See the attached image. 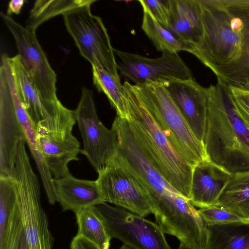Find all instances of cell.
<instances>
[{"label": "cell", "mask_w": 249, "mask_h": 249, "mask_svg": "<svg viewBox=\"0 0 249 249\" xmlns=\"http://www.w3.org/2000/svg\"><path fill=\"white\" fill-rule=\"evenodd\" d=\"M209 159L233 174L249 171V130L237 112L228 87L208 88L203 142Z\"/></svg>", "instance_id": "obj_2"}, {"label": "cell", "mask_w": 249, "mask_h": 249, "mask_svg": "<svg viewBox=\"0 0 249 249\" xmlns=\"http://www.w3.org/2000/svg\"><path fill=\"white\" fill-rule=\"evenodd\" d=\"M19 249H27L25 236L23 230L21 236Z\"/></svg>", "instance_id": "obj_33"}, {"label": "cell", "mask_w": 249, "mask_h": 249, "mask_svg": "<svg viewBox=\"0 0 249 249\" xmlns=\"http://www.w3.org/2000/svg\"><path fill=\"white\" fill-rule=\"evenodd\" d=\"M123 86L128 120L142 146L166 181L190 200L194 166L178 154L154 119L139 104L127 81Z\"/></svg>", "instance_id": "obj_3"}, {"label": "cell", "mask_w": 249, "mask_h": 249, "mask_svg": "<svg viewBox=\"0 0 249 249\" xmlns=\"http://www.w3.org/2000/svg\"><path fill=\"white\" fill-rule=\"evenodd\" d=\"M74 111L83 142L80 152L98 173L106 166L115 151L114 133L100 120L92 92L87 88H82L79 102Z\"/></svg>", "instance_id": "obj_11"}, {"label": "cell", "mask_w": 249, "mask_h": 249, "mask_svg": "<svg viewBox=\"0 0 249 249\" xmlns=\"http://www.w3.org/2000/svg\"><path fill=\"white\" fill-rule=\"evenodd\" d=\"M53 182L56 202L64 211L75 213L104 202L96 180L76 178L70 173Z\"/></svg>", "instance_id": "obj_16"}, {"label": "cell", "mask_w": 249, "mask_h": 249, "mask_svg": "<svg viewBox=\"0 0 249 249\" xmlns=\"http://www.w3.org/2000/svg\"><path fill=\"white\" fill-rule=\"evenodd\" d=\"M93 83L99 92L104 93L115 109L117 116L129 119L126 95L120 77H117L99 66H91Z\"/></svg>", "instance_id": "obj_22"}, {"label": "cell", "mask_w": 249, "mask_h": 249, "mask_svg": "<svg viewBox=\"0 0 249 249\" xmlns=\"http://www.w3.org/2000/svg\"><path fill=\"white\" fill-rule=\"evenodd\" d=\"M14 102L17 115L24 135L25 142L36 163L48 200L51 204H54L56 202V198L54 190L53 178L38 143L36 126L24 109L16 86Z\"/></svg>", "instance_id": "obj_18"}, {"label": "cell", "mask_w": 249, "mask_h": 249, "mask_svg": "<svg viewBox=\"0 0 249 249\" xmlns=\"http://www.w3.org/2000/svg\"><path fill=\"white\" fill-rule=\"evenodd\" d=\"M110 238L132 249H172L157 223L105 202L92 206Z\"/></svg>", "instance_id": "obj_9"}, {"label": "cell", "mask_w": 249, "mask_h": 249, "mask_svg": "<svg viewBox=\"0 0 249 249\" xmlns=\"http://www.w3.org/2000/svg\"><path fill=\"white\" fill-rule=\"evenodd\" d=\"M114 52L119 58L118 71L135 85L164 84L193 78L190 69L178 53L163 51L160 57L152 58L116 49Z\"/></svg>", "instance_id": "obj_10"}, {"label": "cell", "mask_w": 249, "mask_h": 249, "mask_svg": "<svg viewBox=\"0 0 249 249\" xmlns=\"http://www.w3.org/2000/svg\"><path fill=\"white\" fill-rule=\"evenodd\" d=\"M18 208L13 177L11 175L0 174V249H4L5 240Z\"/></svg>", "instance_id": "obj_24"}, {"label": "cell", "mask_w": 249, "mask_h": 249, "mask_svg": "<svg viewBox=\"0 0 249 249\" xmlns=\"http://www.w3.org/2000/svg\"><path fill=\"white\" fill-rule=\"evenodd\" d=\"M18 94L23 107L36 126L49 117L37 90L25 68L19 55L8 56Z\"/></svg>", "instance_id": "obj_19"}, {"label": "cell", "mask_w": 249, "mask_h": 249, "mask_svg": "<svg viewBox=\"0 0 249 249\" xmlns=\"http://www.w3.org/2000/svg\"><path fill=\"white\" fill-rule=\"evenodd\" d=\"M230 96L239 116L249 130V89L228 87Z\"/></svg>", "instance_id": "obj_29"}, {"label": "cell", "mask_w": 249, "mask_h": 249, "mask_svg": "<svg viewBox=\"0 0 249 249\" xmlns=\"http://www.w3.org/2000/svg\"><path fill=\"white\" fill-rule=\"evenodd\" d=\"M178 249H194L193 248L186 245V244L180 242Z\"/></svg>", "instance_id": "obj_34"}, {"label": "cell", "mask_w": 249, "mask_h": 249, "mask_svg": "<svg viewBox=\"0 0 249 249\" xmlns=\"http://www.w3.org/2000/svg\"><path fill=\"white\" fill-rule=\"evenodd\" d=\"M202 27L190 53L218 83L249 89V0H197Z\"/></svg>", "instance_id": "obj_1"}, {"label": "cell", "mask_w": 249, "mask_h": 249, "mask_svg": "<svg viewBox=\"0 0 249 249\" xmlns=\"http://www.w3.org/2000/svg\"><path fill=\"white\" fill-rule=\"evenodd\" d=\"M143 12H147L165 28L169 25L171 0H140Z\"/></svg>", "instance_id": "obj_28"}, {"label": "cell", "mask_w": 249, "mask_h": 249, "mask_svg": "<svg viewBox=\"0 0 249 249\" xmlns=\"http://www.w3.org/2000/svg\"><path fill=\"white\" fill-rule=\"evenodd\" d=\"M78 226L76 236L83 237L99 249H109L110 237L92 207L74 213Z\"/></svg>", "instance_id": "obj_25"}, {"label": "cell", "mask_w": 249, "mask_h": 249, "mask_svg": "<svg viewBox=\"0 0 249 249\" xmlns=\"http://www.w3.org/2000/svg\"><path fill=\"white\" fill-rule=\"evenodd\" d=\"M8 56L1 55L0 66V174L4 175H10L18 144L25 140L16 113V85Z\"/></svg>", "instance_id": "obj_13"}, {"label": "cell", "mask_w": 249, "mask_h": 249, "mask_svg": "<svg viewBox=\"0 0 249 249\" xmlns=\"http://www.w3.org/2000/svg\"><path fill=\"white\" fill-rule=\"evenodd\" d=\"M163 85L195 135L203 143L208 88L202 87L193 78L174 80Z\"/></svg>", "instance_id": "obj_14"}, {"label": "cell", "mask_w": 249, "mask_h": 249, "mask_svg": "<svg viewBox=\"0 0 249 249\" xmlns=\"http://www.w3.org/2000/svg\"><path fill=\"white\" fill-rule=\"evenodd\" d=\"M215 205L249 221V171L232 174Z\"/></svg>", "instance_id": "obj_21"}, {"label": "cell", "mask_w": 249, "mask_h": 249, "mask_svg": "<svg viewBox=\"0 0 249 249\" xmlns=\"http://www.w3.org/2000/svg\"><path fill=\"white\" fill-rule=\"evenodd\" d=\"M119 249H132L130 247H128V246H126L124 244H123L120 248Z\"/></svg>", "instance_id": "obj_35"}, {"label": "cell", "mask_w": 249, "mask_h": 249, "mask_svg": "<svg viewBox=\"0 0 249 249\" xmlns=\"http://www.w3.org/2000/svg\"><path fill=\"white\" fill-rule=\"evenodd\" d=\"M127 85L175 150L194 167L209 160L204 143L195 135L163 84Z\"/></svg>", "instance_id": "obj_4"}, {"label": "cell", "mask_w": 249, "mask_h": 249, "mask_svg": "<svg viewBox=\"0 0 249 249\" xmlns=\"http://www.w3.org/2000/svg\"><path fill=\"white\" fill-rule=\"evenodd\" d=\"M198 212L207 224L221 225L247 221L217 205L200 208Z\"/></svg>", "instance_id": "obj_27"}, {"label": "cell", "mask_w": 249, "mask_h": 249, "mask_svg": "<svg viewBox=\"0 0 249 249\" xmlns=\"http://www.w3.org/2000/svg\"><path fill=\"white\" fill-rule=\"evenodd\" d=\"M95 0H36L31 10L25 27L36 33L37 28L48 19L75 8L92 4Z\"/></svg>", "instance_id": "obj_23"}, {"label": "cell", "mask_w": 249, "mask_h": 249, "mask_svg": "<svg viewBox=\"0 0 249 249\" xmlns=\"http://www.w3.org/2000/svg\"><path fill=\"white\" fill-rule=\"evenodd\" d=\"M91 4L79 7L62 16L66 28L81 55L91 66H99L120 77L114 48L101 18L93 15Z\"/></svg>", "instance_id": "obj_7"}, {"label": "cell", "mask_w": 249, "mask_h": 249, "mask_svg": "<svg viewBox=\"0 0 249 249\" xmlns=\"http://www.w3.org/2000/svg\"><path fill=\"white\" fill-rule=\"evenodd\" d=\"M25 2L26 1L25 0H12L10 1L8 4L6 14L9 16L13 14H19Z\"/></svg>", "instance_id": "obj_32"}, {"label": "cell", "mask_w": 249, "mask_h": 249, "mask_svg": "<svg viewBox=\"0 0 249 249\" xmlns=\"http://www.w3.org/2000/svg\"><path fill=\"white\" fill-rule=\"evenodd\" d=\"M27 249H52L54 238L40 200V184L29 158L18 159L12 170Z\"/></svg>", "instance_id": "obj_5"}, {"label": "cell", "mask_w": 249, "mask_h": 249, "mask_svg": "<svg viewBox=\"0 0 249 249\" xmlns=\"http://www.w3.org/2000/svg\"><path fill=\"white\" fill-rule=\"evenodd\" d=\"M76 122L74 110L60 103L53 115L36 125L37 142L53 178L70 174L69 163L79 160L80 143L72 133Z\"/></svg>", "instance_id": "obj_6"}, {"label": "cell", "mask_w": 249, "mask_h": 249, "mask_svg": "<svg viewBox=\"0 0 249 249\" xmlns=\"http://www.w3.org/2000/svg\"><path fill=\"white\" fill-rule=\"evenodd\" d=\"M0 17L14 37L18 54L37 90L46 111L49 116L53 115L61 103L56 95V74L36 33L29 31L2 12Z\"/></svg>", "instance_id": "obj_8"}, {"label": "cell", "mask_w": 249, "mask_h": 249, "mask_svg": "<svg viewBox=\"0 0 249 249\" xmlns=\"http://www.w3.org/2000/svg\"><path fill=\"white\" fill-rule=\"evenodd\" d=\"M98 174L96 180L104 202L143 217L154 213V206L145 189L119 163L109 159Z\"/></svg>", "instance_id": "obj_12"}, {"label": "cell", "mask_w": 249, "mask_h": 249, "mask_svg": "<svg viewBox=\"0 0 249 249\" xmlns=\"http://www.w3.org/2000/svg\"><path fill=\"white\" fill-rule=\"evenodd\" d=\"M70 249H99L95 245L80 236L75 235L71 240Z\"/></svg>", "instance_id": "obj_31"}, {"label": "cell", "mask_w": 249, "mask_h": 249, "mask_svg": "<svg viewBox=\"0 0 249 249\" xmlns=\"http://www.w3.org/2000/svg\"><path fill=\"white\" fill-rule=\"evenodd\" d=\"M23 230V225L18 207L8 233L9 236L6 242L5 249H19Z\"/></svg>", "instance_id": "obj_30"}, {"label": "cell", "mask_w": 249, "mask_h": 249, "mask_svg": "<svg viewBox=\"0 0 249 249\" xmlns=\"http://www.w3.org/2000/svg\"><path fill=\"white\" fill-rule=\"evenodd\" d=\"M167 29L189 47L190 51L198 44L202 36V27L197 0H171Z\"/></svg>", "instance_id": "obj_17"}, {"label": "cell", "mask_w": 249, "mask_h": 249, "mask_svg": "<svg viewBox=\"0 0 249 249\" xmlns=\"http://www.w3.org/2000/svg\"><path fill=\"white\" fill-rule=\"evenodd\" d=\"M142 28L159 51L178 53L183 51L190 53L189 47L179 40L147 12H143Z\"/></svg>", "instance_id": "obj_26"}, {"label": "cell", "mask_w": 249, "mask_h": 249, "mask_svg": "<svg viewBox=\"0 0 249 249\" xmlns=\"http://www.w3.org/2000/svg\"><path fill=\"white\" fill-rule=\"evenodd\" d=\"M232 174L210 160L193 168L190 200L199 208L216 205Z\"/></svg>", "instance_id": "obj_15"}, {"label": "cell", "mask_w": 249, "mask_h": 249, "mask_svg": "<svg viewBox=\"0 0 249 249\" xmlns=\"http://www.w3.org/2000/svg\"><path fill=\"white\" fill-rule=\"evenodd\" d=\"M206 227L205 249H249V221L221 225L206 223Z\"/></svg>", "instance_id": "obj_20"}]
</instances>
